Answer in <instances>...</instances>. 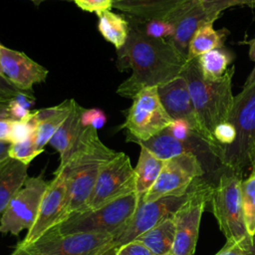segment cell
<instances>
[{
    "label": "cell",
    "instance_id": "1",
    "mask_svg": "<svg viewBox=\"0 0 255 255\" xmlns=\"http://www.w3.org/2000/svg\"><path fill=\"white\" fill-rule=\"evenodd\" d=\"M129 34L118 51L117 67L131 70V75L117 89V94L132 99L146 87H158L180 76L187 58L166 39L147 36L138 22L129 19Z\"/></svg>",
    "mask_w": 255,
    "mask_h": 255
},
{
    "label": "cell",
    "instance_id": "2",
    "mask_svg": "<svg viewBox=\"0 0 255 255\" xmlns=\"http://www.w3.org/2000/svg\"><path fill=\"white\" fill-rule=\"evenodd\" d=\"M99 137L97 128L87 127L68 158L59 164L55 173H62L66 183L64 218L72 213L87 210L88 201L104 163L117 155Z\"/></svg>",
    "mask_w": 255,
    "mask_h": 255
},
{
    "label": "cell",
    "instance_id": "3",
    "mask_svg": "<svg viewBox=\"0 0 255 255\" xmlns=\"http://www.w3.org/2000/svg\"><path fill=\"white\" fill-rule=\"evenodd\" d=\"M233 74L234 68L232 67L226 71L221 79L206 80L200 72L196 59L188 60L181 74L186 80L198 120L205 132L213 140V129L217 125L229 120L233 108Z\"/></svg>",
    "mask_w": 255,
    "mask_h": 255
},
{
    "label": "cell",
    "instance_id": "4",
    "mask_svg": "<svg viewBox=\"0 0 255 255\" xmlns=\"http://www.w3.org/2000/svg\"><path fill=\"white\" fill-rule=\"evenodd\" d=\"M236 129V139L219 152L223 168L242 176L245 168L251 166L255 149V68L247 79L242 92L234 97L229 117Z\"/></svg>",
    "mask_w": 255,
    "mask_h": 255
},
{
    "label": "cell",
    "instance_id": "5",
    "mask_svg": "<svg viewBox=\"0 0 255 255\" xmlns=\"http://www.w3.org/2000/svg\"><path fill=\"white\" fill-rule=\"evenodd\" d=\"M138 202L139 197L132 192L99 208L72 213L53 228L64 235L106 233L115 236L130 219Z\"/></svg>",
    "mask_w": 255,
    "mask_h": 255
},
{
    "label": "cell",
    "instance_id": "6",
    "mask_svg": "<svg viewBox=\"0 0 255 255\" xmlns=\"http://www.w3.org/2000/svg\"><path fill=\"white\" fill-rule=\"evenodd\" d=\"M224 170L212 189L211 210L227 241H239L248 235L242 207V176Z\"/></svg>",
    "mask_w": 255,
    "mask_h": 255
},
{
    "label": "cell",
    "instance_id": "7",
    "mask_svg": "<svg viewBox=\"0 0 255 255\" xmlns=\"http://www.w3.org/2000/svg\"><path fill=\"white\" fill-rule=\"evenodd\" d=\"M213 184L204 176L192 183L186 200L172 215L175 237L171 255H193L199 234L202 213L212 194Z\"/></svg>",
    "mask_w": 255,
    "mask_h": 255
},
{
    "label": "cell",
    "instance_id": "8",
    "mask_svg": "<svg viewBox=\"0 0 255 255\" xmlns=\"http://www.w3.org/2000/svg\"><path fill=\"white\" fill-rule=\"evenodd\" d=\"M173 120L163 108L157 87H146L133 98L123 128L127 140L138 143L165 129Z\"/></svg>",
    "mask_w": 255,
    "mask_h": 255
},
{
    "label": "cell",
    "instance_id": "9",
    "mask_svg": "<svg viewBox=\"0 0 255 255\" xmlns=\"http://www.w3.org/2000/svg\"><path fill=\"white\" fill-rule=\"evenodd\" d=\"M29 255H101L116 246L114 236L106 233L61 234L50 229L37 241L21 245Z\"/></svg>",
    "mask_w": 255,
    "mask_h": 255
},
{
    "label": "cell",
    "instance_id": "10",
    "mask_svg": "<svg viewBox=\"0 0 255 255\" xmlns=\"http://www.w3.org/2000/svg\"><path fill=\"white\" fill-rule=\"evenodd\" d=\"M206 173L199 158L192 153H183L164 160L161 171L151 188L139 199L153 201L169 195L188 192L194 180Z\"/></svg>",
    "mask_w": 255,
    "mask_h": 255
},
{
    "label": "cell",
    "instance_id": "11",
    "mask_svg": "<svg viewBox=\"0 0 255 255\" xmlns=\"http://www.w3.org/2000/svg\"><path fill=\"white\" fill-rule=\"evenodd\" d=\"M132 192H135L134 168L125 152H118L102 165L87 210L99 208Z\"/></svg>",
    "mask_w": 255,
    "mask_h": 255
},
{
    "label": "cell",
    "instance_id": "12",
    "mask_svg": "<svg viewBox=\"0 0 255 255\" xmlns=\"http://www.w3.org/2000/svg\"><path fill=\"white\" fill-rule=\"evenodd\" d=\"M48 185L42 175L27 178L1 213L0 234L18 235L32 227Z\"/></svg>",
    "mask_w": 255,
    "mask_h": 255
},
{
    "label": "cell",
    "instance_id": "13",
    "mask_svg": "<svg viewBox=\"0 0 255 255\" xmlns=\"http://www.w3.org/2000/svg\"><path fill=\"white\" fill-rule=\"evenodd\" d=\"M189 191V190H188ZM188 192L183 195H169L153 201L143 202L138 205L127 224L114 236L117 247L136 239L139 235L151 229L167 217L172 216L186 200Z\"/></svg>",
    "mask_w": 255,
    "mask_h": 255
},
{
    "label": "cell",
    "instance_id": "14",
    "mask_svg": "<svg viewBox=\"0 0 255 255\" xmlns=\"http://www.w3.org/2000/svg\"><path fill=\"white\" fill-rule=\"evenodd\" d=\"M157 93L163 108L170 118L172 120H183L187 122L196 132L216 147L219 159V146L203 129L196 115L184 77L180 75L175 79L158 86Z\"/></svg>",
    "mask_w": 255,
    "mask_h": 255
},
{
    "label": "cell",
    "instance_id": "15",
    "mask_svg": "<svg viewBox=\"0 0 255 255\" xmlns=\"http://www.w3.org/2000/svg\"><path fill=\"white\" fill-rule=\"evenodd\" d=\"M66 206V183L62 173L55 177L43 195L36 220L28 230L21 245H29L37 241L47 231L58 225L64 218Z\"/></svg>",
    "mask_w": 255,
    "mask_h": 255
},
{
    "label": "cell",
    "instance_id": "16",
    "mask_svg": "<svg viewBox=\"0 0 255 255\" xmlns=\"http://www.w3.org/2000/svg\"><path fill=\"white\" fill-rule=\"evenodd\" d=\"M173 27V34L166 39L175 49L187 58L189 43L196 30L205 23H214L204 10L200 0H185L165 19Z\"/></svg>",
    "mask_w": 255,
    "mask_h": 255
},
{
    "label": "cell",
    "instance_id": "17",
    "mask_svg": "<svg viewBox=\"0 0 255 255\" xmlns=\"http://www.w3.org/2000/svg\"><path fill=\"white\" fill-rule=\"evenodd\" d=\"M1 66L4 77L18 90L32 95L33 86L46 81L48 70L25 53L0 45Z\"/></svg>",
    "mask_w": 255,
    "mask_h": 255
},
{
    "label": "cell",
    "instance_id": "18",
    "mask_svg": "<svg viewBox=\"0 0 255 255\" xmlns=\"http://www.w3.org/2000/svg\"><path fill=\"white\" fill-rule=\"evenodd\" d=\"M185 0H113V7L140 23L165 20Z\"/></svg>",
    "mask_w": 255,
    "mask_h": 255
},
{
    "label": "cell",
    "instance_id": "19",
    "mask_svg": "<svg viewBox=\"0 0 255 255\" xmlns=\"http://www.w3.org/2000/svg\"><path fill=\"white\" fill-rule=\"evenodd\" d=\"M75 103V100L69 99L55 107L33 112V118L36 123L34 138L38 147L45 148V145L49 143L52 136L70 115Z\"/></svg>",
    "mask_w": 255,
    "mask_h": 255
},
{
    "label": "cell",
    "instance_id": "20",
    "mask_svg": "<svg viewBox=\"0 0 255 255\" xmlns=\"http://www.w3.org/2000/svg\"><path fill=\"white\" fill-rule=\"evenodd\" d=\"M84 109L85 108H82L76 102L68 118L49 141V144L59 152L60 163L64 162L68 158L85 128L81 123V117Z\"/></svg>",
    "mask_w": 255,
    "mask_h": 255
},
{
    "label": "cell",
    "instance_id": "21",
    "mask_svg": "<svg viewBox=\"0 0 255 255\" xmlns=\"http://www.w3.org/2000/svg\"><path fill=\"white\" fill-rule=\"evenodd\" d=\"M28 166L11 157H8L0 166V214L29 177Z\"/></svg>",
    "mask_w": 255,
    "mask_h": 255
},
{
    "label": "cell",
    "instance_id": "22",
    "mask_svg": "<svg viewBox=\"0 0 255 255\" xmlns=\"http://www.w3.org/2000/svg\"><path fill=\"white\" fill-rule=\"evenodd\" d=\"M164 160L159 159L146 148L140 146V152L136 166L135 174V193L139 199L151 188L156 181Z\"/></svg>",
    "mask_w": 255,
    "mask_h": 255
},
{
    "label": "cell",
    "instance_id": "23",
    "mask_svg": "<svg viewBox=\"0 0 255 255\" xmlns=\"http://www.w3.org/2000/svg\"><path fill=\"white\" fill-rule=\"evenodd\" d=\"M174 237L175 226L173 218L170 216L139 235L136 240L142 242L154 255H164L170 253Z\"/></svg>",
    "mask_w": 255,
    "mask_h": 255
},
{
    "label": "cell",
    "instance_id": "24",
    "mask_svg": "<svg viewBox=\"0 0 255 255\" xmlns=\"http://www.w3.org/2000/svg\"><path fill=\"white\" fill-rule=\"evenodd\" d=\"M98 30L106 41L113 44L117 50L121 49L127 42L129 34V21L123 15L106 10L97 13Z\"/></svg>",
    "mask_w": 255,
    "mask_h": 255
},
{
    "label": "cell",
    "instance_id": "25",
    "mask_svg": "<svg viewBox=\"0 0 255 255\" xmlns=\"http://www.w3.org/2000/svg\"><path fill=\"white\" fill-rule=\"evenodd\" d=\"M195 59L203 78L216 81L221 79L229 69L228 67L233 62L234 56L230 50L223 46L204 53Z\"/></svg>",
    "mask_w": 255,
    "mask_h": 255
},
{
    "label": "cell",
    "instance_id": "26",
    "mask_svg": "<svg viewBox=\"0 0 255 255\" xmlns=\"http://www.w3.org/2000/svg\"><path fill=\"white\" fill-rule=\"evenodd\" d=\"M225 38V30H215L211 22L203 24L196 30L189 43L187 60L195 59L204 53L223 47Z\"/></svg>",
    "mask_w": 255,
    "mask_h": 255
},
{
    "label": "cell",
    "instance_id": "27",
    "mask_svg": "<svg viewBox=\"0 0 255 255\" xmlns=\"http://www.w3.org/2000/svg\"><path fill=\"white\" fill-rule=\"evenodd\" d=\"M242 207L248 235L255 236V169L241 183Z\"/></svg>",
    "mask_w": 255,
    "mask_h": 255
},
{
    "label": "cell",
    "instance_id": "28",
    "mask_svg": "<svg viewBox=\"0 0 255 255\" xmlns=\"http://www.w3.org/2000/svg\"><path fill=\"white\" fill-rule=\"evenodd\" d=\"M43 151L44 149L38 147L34 135H32L25 140L10 143L8 154L9 157L29 165V163Z\"/></svg>",
    "mask_w": 255,
    "mask_h": 255
},
{
    "label": "cell",
    "instance_id": "29",
    "mask_svg": "<svg viewBox=\"0 0 255 255\" xmlns=\"http://www.w3.org/2000/svg\"><path fill=\"white\" fill-rule=\"evenodd\" d=\"M35 129H36V123L33 118V112L30 114L28 118L24 120H19V121L14 120L11 126L9 142L14 143V142L25 140L31 137L32 135H34Z\"/></svg>",
    "mask_w": 255,
    "mask_h": 255
},
{
    "label": "cell",
    "instance_id": "30",
    "mask_svg": "<svg viewBox=\"0 0 255 255\" xmlns=\"http://www.w3.org/2000/svg\"><path fill=\"white\" fill-rule=\"evenodd\" d=\"M215 255H255V236L247 235L239 241H226Z\"/></svg>",
    "mask_w": 255,
    "mask_h": 255
},
{
    "label": "cell",
    "instance_id": "31",
    "mask_svg": "<svg viewBox=\"0 0 255 255\" xmlns=\"http://www.w3.org/2000/svg\"><path fill=\"white\" fill-rule=\"evenodd\" d=\"M204 10L211 17L217 19L219 15L227 8L233 6H250L255 7V0H200Z\"/></svg>",
    "mask_w": 255,
    "mask_h": 255
},
{
    "label": "cell",
    "instance_id": "32",
    "mask_svg": "<svg viewBox=\"0 0 255 255\" xmlns=\"http://www.w3.org/2000/svg\"><path fill=\"white\" fill-rule=\"evenodd\" d=\"M138 24L141 30L151 38L168 39L173 34V27L166 20H152L144 23L138 22Z\"/></svg>",
    "mask_w": 255,
    "mask_h": 255
},
{
    "label": "cell",
    "instance_id": "33",
    "mask_svg": "<svg viewBox=\"0 0 255 255\" xmlns=\"http://www.w3.org/2000/svg\"><path fill=\"white\" fill-rule=\"evenodd\" d=\"M213 138L219 146V152L222 147H226L236 139L235 127L230 122H223L215 127L212 132Z\"/></svg>",
    "mask_w": 255,
    "mask_h": 255
},
{
    "label": "cell",
    "instance_id": "34",
    "mask_svg": "<svg viewBox=\"0 0 255 255\" xmlns=\"http://www.w3.org/2000/svg\"><path fill=\"white\" fill-rule=\"evenodd\" d=\"M107 122L105 113L100 109H84L81 117V123L84 128L93 127L101 128Z\"/></svg>",
    "mask_w": 255,
    "mask_h": 255
},
{
    "label": "cell",
    "instance_id": "35",
    "mask_svg": "<svg viewBox=\"0 0 255 255\" xmlns=\"http://www.w3.org/2000/svg\"><path fill=\"white\" fill-rule=\"evenodd\" d=\"M116 255H154L142 242L134 239L117 247Z\"/></svg>",
    "mask_w": 255,
    "mask_h": 255
},
{
    "label": "cell",
    "instance_id": "36",
    "mask_svg": "<svg viewBox=\"0 0 255 255\" xmlns=\"http://www.w3.org/2000/svg\"><path fill=\"white\" fill-rule=\"evenodd\" d=\"M78 7L87 12L99 13L110 10L113 7V0H72Z\"/></svg>",
    "mask_w": 255,
    "mask_h": 255
},
{
    "label": "cell",
    "instance_id": "37",
    "mask_svg": "<svg viewBox=\"0 0 255 255\" xmlns=\"http://www.w3.org/2000/svg\"><path fill=\"white\" fill-rule=\"evenodd\" d=\"M21 94H26L13 86L5 77L0 76V102H9ZM28 95V94H26ZM33 96V95H30Z\"/></svg>",
    "mask_w": 255,
    "mask_h": 255
},
{
    "label": "cell",
    "instance_id": "38",
    "mask_svg": "<svg viewBox=\"0 0 255 255\" xmlns=\"http://www.w3.org/2000/svg\"><path fill=\"white\" fill-rule=\"evenodd\" d=\"M13 121L14 120L12 119H5L0 121V141L9 142L10 130H11V126Z\"/></svg>",
    "mask_w": 255,
    "mask_h": 255
},
{
    "label": "cell",
    "instance_id": "39",
    "mask_svg": "<svg viewBox=\"0 0 255 255\" xmlns=\"http://www.w3.org/2000/svg\"><path fill=\"white\" fill-rule=\"evenodd\" d=\"M14 100V99H13ZM10 102H0V121L5 119H12L11 110H10Z\"/></svg>",
    "mask_w": 255,
    "mask_h": 255
},
{
    "label": "cell",
    "instance_id": "40",
    "mask_svg": "<svg viewBox=\"0 0 255 255\" xmlns=\"http://www.w3.org/2000/svg\"><path fill=\"white\" fill-rule=\"evenodd\" d=\"M9 146H10L9 142L0 141V166L9 157V154H8Z\"/></svg>",
    "mask_w": 255,
    "mask_h": 255
},
{
    "label": "cell",
    "instance_id": "41",
    "mask_svg": "<svg viewBox=\"0 0 255 255\" xmlns=\"http://www.w3.org/2000/svg\"><path fill=\"white\" fill-rule=\"evenodd\" d=\"M248 44H249V57L255 63V35L248 42Z\"/></svg>",
    "mask_w": 255,
    "mask_h": 255
},
{
    "label": "cell",
    "instance_id": "42",
    "mask_svg": "<svg viewBox=\"0 0 255 255\" xmlns=\"http://www.w3.org/2000/svg\"><path fill=\"white\" fill-rule=\"evenodd\" d=\"M10 255H29V254H28V252H27L22 246H20V245L18 244V245L16 246L15 250H14Z\"/></svg>",
    "mask_w": 255,
    "mask_h": 255
},
{
    "label": "cell",
    "instance_id": "43",
    "mask_svg": "<svg viewBox=\"0 0 255 255\" xmlns=\"http://www.w3.org/2000/svg\"><path fill=\"white\" fill-rule=\"evenodd\" d=\"M116 251H117V246H113V247L109 248L108 250H106L101 255H116Z\"/></svg>",
    "mask_w": 255,
    "mask_h": 255
},
{
    "label": "cell",
    "instance_id": "44",
    "mask_svg": "<svg viewBox=\"0 0 255 255\" xmlns=\"http://www.w3.org/2000/svg\"><path fill=\"white\" fill-rule=\"evenodd\" d=\"M251 167H252V169H255V149H254V152H253V155L251 158Z\"/></svg>",
    "mask_w": 255,
    "mask_h": 255
},
{
    "label": "cell",
    "instance_id": "45",
    "mask_svg": "<svg viewBox=\"0 0 255 255\" xmlns=\"http://www.w3.org/2000/svg\"><path fill=\"white\" fill-rule=\"evenodd\" d=\"M0 76L4 77V74H3V70H2V66H1V57H0Z\"/></svg>",
    "mask_w": 255,
    "mask_h": 255
},
{
    "label": "cell",
    "instance_id": "46",
    "mask_svg": "<svg viewBox=\"0 0 255 255\" xmlns=\"http://www.w3.org/2000/svg\"><path fill=\"white\" fill-rule=\"evenodd\" d=\"M32 1H35V2H39V1H43V0H32ZM64 1H72V0H64Z\"/></svg>",
    "mask_w": 255,
    "mask_h": 255
},
{
    "label": "cell",
    "instance_id": "47",
    "mask_svg": "<svg viewBox=\"0 0 255 255\" xmlns=\"http://www.w3.org/2000/svg\"><path fill=\"white\" fill-rule=\"evenodd\" d=\"M164 255H171V254H170V253H168V254H164Z\"/></svg>",
    "mask_w": 255,
    "mask_h": 255
},
{
    "label": "cell",
    "instance_id": "48",
    "mask_svg": "<svg viewBox=\"0 0 255 255\" xmlns=\"http://www.w3.org/2000/svg\"><path fill=\"white\" fill-rule=\"evenodd\" d=\"M0 45H1V43H0Z\"/></svg>",
    "mask_w": 255,
    "mask_h": 255
}]
</instances>
